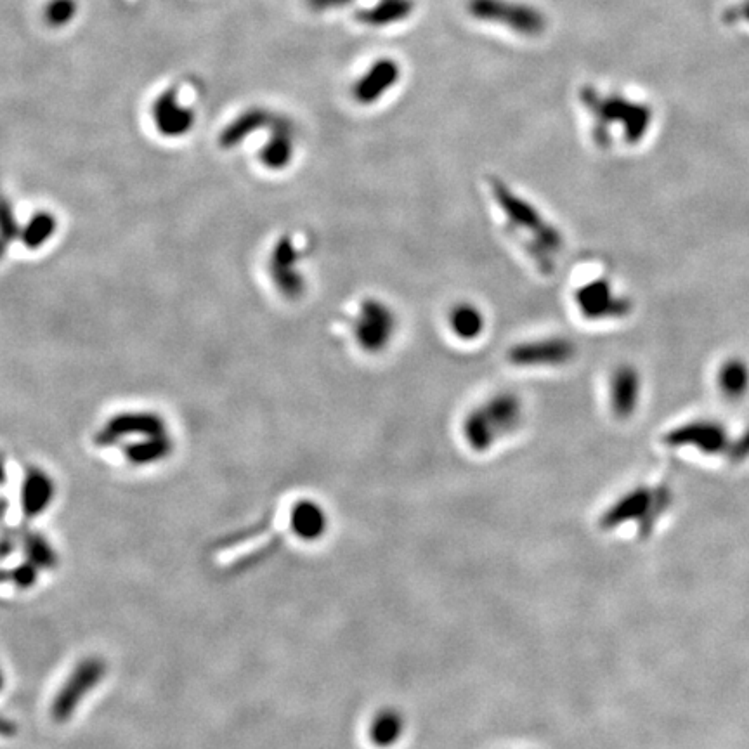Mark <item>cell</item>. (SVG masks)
Returning a JSON list of instances; mask_svg holds the SVG:
<instances>
[{
	"instance_id": "cell-1",
	"label": "cell",
	"mask_w": 749,
	"mask_h": 749,
	"mask_svg": "<svg viewBox=\"0 0 749 749\" xmlns=\"http://www.w3.org/2000/svg\"><path fill=\"white\" fill-rule=\"evenodd\" d=\"M484 186L503 235L538 276L552 278L566 254L567 238L561 224L502 176H488Z\"/></svg>"
},
{
	"instance_id": "cell-2",
	"label": "cell",
	"mask_w": 749,
	"mask_h": 749,
	"mask_svg": "<svg viewBox=\"0 0 749 749\" xmlns=\"http://www.w3.org/2000/svg\"><path fill=\"white\" fill-rule=\"evenodd\" d=\"M526 422V401L521 392L500 387L470 404L460 420L463 444L477 455L495 450L515 436Z\"/></svg>"
},
{
	"instance_id": "cell-3",
	"label": "cell",
	"mask_w": 749,
	"mask_h": 749,
	"mask_svg": "<svg viewBox=\"0 0 749 749\" xmlns=\"http://www.w3.org/2000/svg\"><path fill=\"white\" fill-rule=\"evenodd\" d=\"M403 321L398 307L384 295L366 294L356 300L347 320V335L354 351L363 358H384L401 335Z\"/></svg>"
},
{
	"instance_id": "cell-4",
	"label": "cell",
	"mask_w": 749,
	"mask_h": 749,
	"mask_svg": "<svg viewBox=\"0 0 749 749\" xmlns=\"http://www.w3.org/2000/svg\"><path fill=\"white\" fill-rule=\"evenodd\" d=\"M578 358V346L562 333H545L510 344L505 363L517 372H561Z\"/></svg>"
},
{
	"instance_id": "cell-5",
	"label": "cell",
	"mask_w": 749,
	"mask_h": 749,
	"mask_svg": "<svg viewBox=\"0 0 749 749\" xmlns=\"http://www.w3.org/2000/svg\"><path fill=\"white\" fill-rule=\"evenodd\" d=\"M670 503L668 488H635L607 509L600 519V526L604 529H616L626 522H639L640 535L645 538L651 535L656 522L663 517Z\"/></svg>"
},
{
	"instance_id": "cell-6",
	"label": "cell",
	"mask_w": 749,
	"mask_h": 749,
	"mask_svg": "<svg viewBox=\"0 0 749 749\" xmlns=\"http://www.w3.org/2000/svg\"><path fill=\"white\" fill-rule=\"evenodd\" d=\"M581 101L592 113L593 141L599 146L611 143L609 131L614 122L623 124L628 141H637L642 136L647 124V111L644 108L619 98L602 99L590 87L581 91Z\"/></svg>"
},
{
	"instance_id": "cell-7",
	"label": "cell",
	"mask_w": 749,
	"mask_h": 749,
	"mask_svg": "<svg viewBox=\"0 0 749 749\" xmlns=\"http://www.w3.org/2000/svg\"><path fill=\"white\" fill-rule=\"evenodd\" d=\"M574 313L587 323H609L628 313V300L618 294L606 276H590L574 285L571 292Z\"/></svg>"
},
{
	"instance_id": "cell-8",
	"label": "cell",
	"mask_w": 749,
	"mask_h": 749,
	"mask_svg": "<svg viewBox=\"0 0 749 749\" xmlns=\"http://www.w3.org/2000/svg\"><path fill=\"white\" fill-rule=\"evenodd\" d=\"M106 670V663L101 658L91 656L80 659L54 696L49 708L51 720L54 723L72 720L73 715L79 710L80 703L103 682Z\"/></svg>"
},
{
	"instance_id": "cell-9",
	"label": "cell",
	"mask_w": 749,
	"mask_h": 749,
	"mask_svg": "<svg viewBox=\"0 0 749 749\" xmlns=\"http://www.w3.org/2000/svg\"><path fill=\"white\" fill-rule=\"evenodd\" d=\"M467 7L469 13L477 20L502 23L514 32L528 37L540 35L547 27L545 16L535 7L526 4H517L509 0H469Z\"/></svg>"
},
{
	"instance_id": "cell-10",
	"label": "cell",
	"mask_w": 749,
	"mask_h": 749,
	"mask_svg": "<svg viewBox=\"0 0 749 749\" xmlns=\"http://www.w3.org/2000/svg\"><path fill=\"white\" fill-rule=\"evenodd\" d=\"M302 252L290 235L276 241L269 259V274L278 294L287 300H300L307 294L306 274L300 269Z\"/></svg>"
},
{
	"instance_id": "cell-11",
	"label": "cell",
	"mask_w": 749,
	"mask_h": 749,
	"mask_svg": "<svg viewBox=\"0 0 749 749\" xmlns=\"http://www.w3.org/2000/svg\"><path fill=\"white\" fill-rule=\"evenodd\" d=\"M444 330L460 346H476L488 335L486 309L472 299H456L444 311Z\"/></svg>"
},
{
	"instance_id": "cell-12",
	"label": "cell",
	"mask_w": 749,
	"mask_h": 749,
	"mask_svg": "<svg viewBox=\"0 0 749 749\" xmlns=\"http://www.w3.org/2000/svg\"><path fill=\"white\" fill-rule=\"evenodd\" d=\"M165 434L163 422L157 415L151 413H127V415H118L108 422L105 429L99 432L96 441L99 446H108L115 443L120 437L129 436H160Z\"/></svg>"
},
{
	"instance_id": "cell-13",
	"label": "cell",
	"mask_w": 749,
	"mask_h": 749,
	"mask_svg": "<svg viewBox=\"0 0 749 749\" xmlns=\"http://www.w3.org/2000/svg\"><path fill=\"white\" fill-rule=\"evenodd\" d=\"M639 401V375L630 366H619L607 380V403L614 415L626 418L632 415Z\"/></svg>"
},
{
	"instance_id": "cell-14",
	"label": "cell",
	"mask_w": 749,
	"mask_h": 749,
	"mask_svg": "<svg viewBox=\"0 0 749 749\" xmlns=\"http://www.w3.org/2000/svg\"><path fill=\"white\" fill-rule=\"evenodd\" d=\"M54 495H56V488H54L53 479L47 476L44 470H30L21 486L23 515L30 521L44 514L54 502Z\"/></svg>"
},
{
	"instance_id": "cell-15",
	"label": "cell",
	"mask_w": 749,
	"mask_h": 749,
	"mask_svg": "<svg viewBox=\"0 0 749 749\" xmlns=\"http://www.w3.org/2000/svg\"><path fill=\"white\" fill-rule=\"evenodd\" d=\"M399 79V66L391 61L384 59L378 61L370 72L366 73L358 84L354 85V99L359 105H373L378 99L382 98L384 92L389 91L392 85L396 84Z\"/></svg>"
},
{
	"instance_id": "cell-16",
	"label": "cell",
	"mask_w": 749,
	"mask_h": 749,
	"mask_svg": "<svg viewBox=\"0 0 749 749\" xmlns=\"http://www.w3.org/2000/svg\"><path fill=\"white\" fill-rule=\"evenodd\" d=\"M290 528L300 540H318L325 535L328 528L325 509L313 500H300L290 512Z\"/></svg>"
},
{
	"instance_id": "cell-17",
	"label": "cell",
	"mask_w": 749,
	"mask_h": 749,
	"mask_svg": "<svg viewBox=\"0 0 749 749\" xmlns=\"http://www.w3.org/2000/svg\"><path fill=\"white\" fill-rule=\"evenodd\" d=\"M294 134L287 122L276 125V131L262 151V162L271 170L287 169L288 163L294 160Z\"/></svg>"
},
{
	"instance_id": "cell-18",
	"label": "cell",
	"mask_w": 749,
	"mask_h": 749,
	"mask_svg": "<svg viewBox=\"0 0 749 749\" xmlns=\"http://www.w3.org/2000/svg\"><path fill=\"white\" fill-rule=\"evenodd\" d=\"M404 732V718L398 710H382L370 723V739L378 748L398 743Z\"/></svg>"
},
{
	"instance_id": "cell-19",
	"label": "cell",
	"mask_w": 749,
	"mask_h": 749,
	"mask_svg": "<svg viewBox=\"0 0 749 749\" xmlns=\"http://www.w3.org/2000/svg\"><path fill=\"white\" fill-rule=\"evenodd\" d=\"M413 9L411 0H380L378 6L363 13H358V20L365 25L382 27L394 21L403 20Z\"/></svg>"
},
{
	"instance_id": "cell-20",
	"label": "cell",
	"mask_w": 749,
	"mask_h": 749,
	"mask_svg": "<svg viewBox=\"0 0 749 749\" xmlns=\"http://www.w3.org/2000/svg\"><path fill=\"white\" fill-rule=\"evenodd\" d=\"M172 450V443L165 434L144 437L141 443L132 444L127 448V460L134 465H150L160 462Z\"/></svg>"
},
{
	"instance_id": "cell-21",
	"label": "cell",
	"mask_w": 749,
	"mask_h": 749,
	"mask_svg": "<svg viewBox=\"0 0 749 749\" xmlns=\"http://www.w3.org/2000/svg\"><path fill=\"white\" fill-rule=\"evenodd\" d=\"M25 550H27L28 561L39 569L40 567L51 569L58 564V557L44 536L28 535L25 540Z\"/></svg>"
},
{
	"instance_id": "cell-22",
	"label": "cell",
	"mask_w": 749,
	"mask_h": 749,
	"mask_svg": "<svg viewBox=\"0 0 749 749\" xmlns=\"http://www.w3.org/2000/svg\"><path fill=\"white\" fill-rule=\"evenodd\" d=\"M158 124L167 134H179V132L188 129L189 115L184 113L183 110L179 111L174 106H170L169 103H165L160 110V115H158Z\"/></svg>"
},
{
	"instance_id": "cell-23",
	"label": "cell",
	"mask_w": 749,
	"mask_h": 749,
	"mask_svg": "<svg viewBox=\"0 0 749 749\" xmlns=\"http://www.w3.org/2000/svg\"><path fill=\"white\" fill-rule=\"evenodd\" d=\"M54 231V221L49 215L42 214L37 215L33 219L30 228L27 229V235H25V243L30 247H39L40 243L51 236Z\"/></svg>"
},
{
	"instance_id": "cell-24",
	"label": "cell",
	"mask_w": 749,
	"mask_h": 749,
	"mask_svg": "<svg viewBox=\"0 0 749 749\" xmlns=\"http://www.w3.org/2000/svg\"><path fill=\"white\" fill-rule=\"evenodd\" d=\"M9 573H11L13 585H16L20 590H30L39 578V567L33 566L32 562L27 561L16 567L14 571H9Z\"/></svg>"
},
{
	"instance_id": "cell-25",
	"label": "cell",
	"mask_w": 749,
	"mask_h": 749,
	"mask_svg": "<svg viewBox=\"0 0 749 749\" xmlns=\"http://www.w3.org/2000/svg\"><path fill=\"white\" fill-rule=\"evenodd\" d=\"M16 734H18L16 723L0 715V737H14Z\"/></svg>"
},
{
	"instance_id": "cell-26",
	"label": "cell",
	"mask_w": 749,
	"mask_h": 749,
	"mask_svg": "<svg viewBox=\"0 0 749 749\" xmlns=\"http://www.w3.org/2000/svg\"><path fill=\"white\" fill-rule=\"evenodd\" d=\"M349 2H352V0H311V4H313L316 9H328V7L346 6V4H349Z\"/></svg>"
},
{
	"instance_id": "cell-27",
	"label": "cell",
	"mask_w": 749,
	"mask_h": 749,
	"mask_svg": "<svg viewBox=\"0 0 749 749\" xmlns=\"http://www.w3.org/2000/svg\"><path fill=\"white\" fill-rule=\"evenodd\" d=\"M4 687H6V675H4V670L0 666V692L4 691Z\"/></svg>"
},
{
	"instance_id": "cell-28",
	"label": "cell",
	"mask_w": 749,
	"mask_h": 749,
	"mask_svg": "<svg viewBox=\"0 0 749 749\" xmlns=\"http://www.w3.org/2000/svg\"><path fill=\"white\" fill-rule=\"evenodd\" d=\"M4 581H11V573H7V571H0V585H2Z\"/></svg>"
}]
</instances>
